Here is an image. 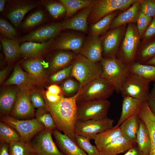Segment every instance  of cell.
Instances as JSON below:
<instances>
[{"mask_svg":"<svg viewBox=\"0 0 155 155\" xmlns=\"http://www.w3.org/2000/svg\"><path fill=\"white\" fill-rule=\"evenodd\" d=\"M0 41L7 61H12L22 55L20 46L17 40H11L2 36L0 37Z\"/></svg>","mask_w":155,"mask_h":155,"instance_id":"obj_30","label":"cell"},{"mask_svg":"<svg viewBox=\"0 0 155 155\" xmlns=\"http://www.w3.org/2000/svg\"><path fill=\"white\" fill-rule=\"evenodd\" d=\"M135 143L129 142L123 136L116 138L102 148L100 155H117L124 153L136 146Z\"/></svg>","mask_w":155,"mask_h":155,"instance_id":"obj_24","label":"cell"},{"mask_svg":"<svg viewBox=\"0 0 155 155\" xmlns=\"http://www.w3.org/2000/svg\"><path fill=\"white\" fill-rule=\"evenodd\" d=\"M22 64L34 85H40L46 81L44 62L40 58H31L24 61Z\"/></svg>","mask_w":155,"mask_h":155,"instance_id":"obj_18","label":"cell"},{"mask_svg":"<svg viewBox=\"0 0 155 155\" xmlns=\"http://www.w3.org/2000/svg\"><path fill=\"white\" fill-rule=\"evenodd\" d=\"M63 22L53 23L42 27L20 38L19 43L26 42H42L49 40L62 30Z\"/></svg>","mask_w":155,"mask_h":155,"instance_id":"obj_12","label":"cell"},{"mask_svg":"<svg viewBox=\"0 0 155 155\" xmlns=\"http://www.w3.org/2000/svg\"><path fill=\"white\" fill-rule=\"evenodd\" d=\"M140 120L138 115H133L125 120L119 126L122 136L131 142L136 143V134L139 127Z\"/></svg>","mask_w":155,"mask_h":155,"instance_id":"obj_28","label":"cell"},{"mask_svg":"<svg viewBox=\"0 0 155 155\" xmlns=\"http://www.w3.org/2000/svg\"><path fill=\"white\" fill-rule=\"evenodd\" d=\"M122 136L120 127L115 126L97 134L94 140L96 146L99 151L112 141Z\"/></svg>","mask_w":155,"mask_h":155,"instance_id":"obj_31","label":"cell"},{"mask_svg":"<svg viewBox=\"0 0 155 155\" xmlns=\"http://www.w3.org/2000/svg\"><path fill=\"white\" fill-rule=\"evenodd\" d=\"M72 65L64 68L54 73L50 77V82L53 83H59L71 76Z\"/></svg>","mask_w":155,"mask_h":155,"instance_id":"obj_46","label":"cell"},{"mask_svg":"<svg viewBox=\"0 0 155 155\" xmlns=\"http://www.w3.org/2000/svg\"><path fill=\"white\" fill-rule=\"evenodd\" d=\"M30 98L34 108L38 109L46 108L44 99L40 92L36 91H31Z\"/></svg>","mask_w":155,"mask_h":155,"instance_id":"obj_48","label":"cell"},{"mask_svg":"<svg viewBox=\"0 0 155 155\" xmlns=\"http://www.w3.org/2000/svg\"><path fill=\"white\" fill-rule=\"evenodd\" d=\"M66 10V17L69 19L82 9L93 4L95 0H59Z\"/></svg>","mask_w":155,"mask_h":155,"instance_id":"obj_33","label":"cell"},{"mask_svg":"<svg viewBox=\"0 0 155 155\" xmlns=\"http://www.w3.org/2000/svg\"><path fill=\"white\" fill-rule=\"evenodd\" d=\"M93 4L82 9L72 17L63 22L62 30L69 29L86 32L88 30V19L92 11Z\"/></svg>","mask_w":155,"mask_h":155,"instance_id":"obj_17","label":"cell"},{"mask_svg":"<svg viewBox=\"0 0 155 155\" xmlns=\"http://www.w3.org/2000/svg\"><path fill=\"white\" fill-rule=\"evenodd\" d=\"M17 91L14 88L7 89L1 93L0 96V108L1 111L8 114L11 111L16 100Z\"/></svg>","mask_w":155,"mask_h":155,"instance_id":"obj_34","label":"cell"},{"mask_svg":"<svg viewBox=\"0 0 155 155\" xmlns=\"http://www.w3.org/2000/svg\"><path fill=\"white\" fill-rule=\"evenodd\" d=\"M16 3L10 9L7 18L14 26L18 27L26 14L37 5L34 3L22 1Z\"/></svg>","mask_w":155,"mask_h":155,"instance_id":"obj_23","label":"cell"},{"mask_svg":"<svg viewBox=\"0 0 155 155\" xmlns=\"http://www.w3.org/2000/svg\"><path fill=\"white\" fill-rule=\"evenodd\" d=\"M136 142L138 147L143 154L149 155L151 148L150 134L146 125L140 119L136 134Z\"/></svg>","mask_w":155,"mask_h":155,"instance_id":"obj_29","label":"cell"},{"mask_svg":"<svg viewBox=\"0 0 155 155\" xmlns=\"http://www.w3.org/2000/svg\"><path fill=\"white\" fill-rule=\"evenodd\" d=\"M9 144L10 155H30L33 153L31 143L29 142L21 140Z\"/></svg>","mask_w":155,"mask_h":155,"instance_id":"obj_37","label":"cell"},{"mask_svg":"<svg viewBox=\"0 0 155 155\" xmlns=\"http://www.w3.org/2000/svg\"><path fill=\"white\" fill-rule=\"evenodd\" d=\"M4 85H17L20 89L30 90L34 84L28 73L24 71L19 65H17L11 75L4 83Z\"/></svg>","mask_w":155,"mask_h":155,"instance_id":"obj_25","label":"cell"},{"mask_svg":"<svg viewBox=\"0 0 155 155\" xmlns=\"http://www.w3.org/2000/svg\"><path fill=\"white\" fill-rule=\"evenodd\" d=\"M53 132L45 128L36 135L31 143L33 153L36 155H65L53 141Z\"/></svg>","mask_w":155,"mask_h":155,"instance_id":"obj_11","label":"cell"},{"mask_svg":"<svg viewBox=\"0 0 155 155\" xmlns=\"http://www.w3.org/2000/svg\"><path fill=\"white\" fill-rule=\"evenodd\" d=\"M137 54L140 61L145 62V63L155 56V40L150 42L144 46L138 52Z\"/></svg>","mask_w":155,"mask_h":155,"instance_id":"obj_42","label":"cell"},{"mask_svg":"<svg viewBox=\"0 0 155 155\" xmlns=\"http://www.w3.org/2000/svg\"><path fill=\"white\" fill-rule=\"evenodd\" d=\"M139 11L152 18L155 17V0H141Z\"/></svg>","mask_w":155,"mask_h":155,"instance_id":"obj_47","label":"cell"},{"mask_svg":"<svg viewBox=\"0 0 155 155\" xmlns=\"http://www.w3.org/2000/svg\"><path fill=\"white\" fill-rule=\"evenodd\" d=\"M145 64L155 66V56L149 60Z\"/></svg>","mask_w":155,"mask_h":155,"instance_id":"obj_56","label":"cell"},{"mask_svg":"<svg viewBox=\"0 0 155 155\" xmlns=\"http://www.w3.org/2000/svg\"><path fill=\"white\" fill-rule=\"evenodd\" d=\"M30 155H36L34 153H32Z\"/></svg>","mask_w":155,"mask_h":155,"instance_id":"obj_58","label":"cell"},{"mask_svg":"<svg viewBox=\"0 0 155 155\" xmlns=\"http://www.w3.org/2000/svg\"><path fill=\"white\" fill-rule=\"evenodd\" d=\"M8 68H5L1 70L0 72V84H1L7 75Z\"/></svg>","mask_w":155,"mask_h":155,"instance_id":"obj_55","label":"cell"},{"mask_svg":"<svg viewBox=\"0 0 155 155\" xmlns=\"http://www.w3.org/2000/svg\"><path fill=\"white\" fill-rule=\"evenodd\" d=\"M71 77L77 80L83 87L101 77L102 67L98 62H94L80 54H78L71 64Z\"/></svg>","mask_w":155,"mask_h":155,"instance_id":"obj_2","label":"cell"},{"mask_svg":"<svg viewBox=\"0 0 155 155\" xmlns=\"http://www.w3.org/2000/svg\"><path fill=\"white\" fill-rule=\"evenodd\" d=\"M124 155H144L136 146L127 151Z\"/></svg>","mask_w":155,"mask_h":155,"instance_id":"obj_53","label":"cell"},{"mask_svg":"<svg viewBox=\"0 0 155 155\" xmlns=\"http://www.w3.org/2000/svg\"><path fill=\"white\" fill-rule=\"evenodd\" d=\"M130 72L150 82L155 81V66L133 62L129 66Z\"/></svg>","mask_w":155,"mask_h":155,"instance_id":"obj_32","label":"cell"},{"mask_svg":"<svg viewBox=\"0 0 155 155\" xmlns=\"http://www.w3.org/2000/svg\"><path fill=\"white\" fill-rule=\"evenodd\" d=\"M6 124L0 123V140L1 143L9 144L11 142L22 140L16 130Z\"/></svg>","mask_w":155,"mask_h":155,"instance_id":"obj_36","label":"cell"},{"mask_svg":"<svg viewBox=\"0 0 155 155\" xmlns=\"http://www.w3.org/2000/svg\"><path fill=\"white\" fill-rule=\"evenodd\" d=\"M1 120L17 132L22 140L26 142H29L34 136L45 128L36 119L22 120L7 115L3 117Z\"/></svg>","mask_w":155,"mask_h":155,"instance_id":"obj_8","label":"cell"},{"mask_svg":"<svg viewBox=\"0 0 155 155\" xmlns=\"http://www.w3.org/2000/svg\"><path fill=\"white\" fill-rule=\"evenodd\" d=\"M123 97L121 113L115 127H119L129 117L133 115H138L143 103L145 102L128 96Z\"/></svg>","mask_w":155,"mask_h":155,"instance_id":"obj_20","label":"cell"},{"mask_svg":"<svg viewBox=\"0 0 155 155\" xmlns=\"http://www.w3.org/2000/svg\"><path fill=\"white\" fill-rule=\"evenodd\" d=\"M138 116L145 123L150 134L151 148L149 155H155V116L150 110L146 102L142 103Z\"/></svg>","mask_w":155,"mask_h":155,"instance_id":"obj_22","label":"cell"},{"mask_svg":"<svg viewBox=\"0 0 155 155\" xmlns=\"http://www.w3.org/2000/svg\"><path fill=\"white\" fill-rule=\"evenodd\" d=\"M117 13V11L112 12L92 24L90 28L91 35L99 36L106 32L110 28L111 22Z\"/></svg>","mask_w":155,"mask_h":155,"instance_id":"obj_35","label":"cell"},{"mask_svg":"<svg viewBox=\"0 0 155 155\" xmlns=\"http://www.w3.org/2000/svg\"><path fill=\"white\" fill-rule=\"evenodd\" d=\"M42 3L55 19L58 18L66 13L64 6L59 1H42Z\"/></svg>","mask_w":155,"mask_h":155,"instance_id":"obj_39","label":"cell"},{"mask_svg":"<svg viewBox=\"0 0 155 155\" xmlns=\"http://www.w3.org/2000/svg\"><path fill=\"white\" fill-rule=\"evenodd\" d=\"M0 32L4 37L16 40V30L6 20L2 18L0 19Z\"/></svg>","mask_w":155,"mask_h":155,"instance_id":"obj_43","label":"cell"},{"mask_svg":"<svg viewBox=\"0 0 155 155\" xmlns=\"http://www.w3.org/2000/svg\"><path fill=\"white\" fill-rule=\"evenodd\" d=\"M140 37L136 26L134 23L128 24L122 42L119 59L129 66L133 62Z\"/></svg>","mask_w":155,"mask_h":155,"instance_id":"obj_9","label":"cell"},{"mask_svg":"<svg viewBox=\"0 0 155 155\" xmlns=\"http://www.w3.org/2000/svg\"><path fill=\"white\" fill-rule=\"evenodd\" d=\"M75 140L77 145L88 155H100L96 146L92 145L88 138L75 134Z\"/></svg>","mask_w":155,"mask_h":155,"instance_id":"obj_41","label":"cell"},{"mask_svg":"<svg viewBox=\"0 0 155 155\" xmlns=\"http://www.w3.org/2000/svg\"><path fill=\"white\" fill-rule=\"evenodd\" d=\"M114 90L112 85L100 77L82 87L77 98V104L88 101L107 99Z\"/></svg>","mask_w":155,"mask_h":155,"instance_id":"obj_4","label":"cell"},{"mask_svg":"<svg viewBox=\"0 0 155 155\" xmlns=\"http://www.w3.org/2000/svg\"><path fill=\"white\" fill-rule=\"evenodd\" d=\"M110 102L107 99L86 101L77 104L78 121L101 120L107 117Z\"/></svg>","mask_w":155,"mask_h":155,"instance_id":"obj_5","label":"cell"},{"mask_svg":"<svg viewBox=\"0 0 155 155\" xmlns=\"http://www.w3.org/2000/svg\"><path fill=\"white\" fill-rule=\"evenodd\" d=\"M141 1L137 0L128 9L115 17L110 28L112 30L127 23H136Z\"/></svg>","mask_w":155,"mask_h":155,"instance_id":"obj_21","label":"cell"},{"mask_svg":"<svg viewBox=\"0 0 155 155\" xmlns=\"http://www.w3.org/2000/svg\"><path fill=\"white\" fill-rule=\"evenodd\" d=\"M146 102L150 110L155 116V83L150 92Z\"/></svg>","mask_w":155,"mask_h":155,"instance_id":"obj_50","label":"cell"},{"mask_svg":"<svg viewBox=\"0 0 155 155\" xmlns=\"http://www.w3.org/2000/svg\"><path fill=\"white\" fill-rule=\"evenodd\" d=\"M60 87L63 93L70 97L75 95L82 86L77 80L70 76L65 80Z\"/></svg>","mask_w":155,"mask_h":155,"instance_id":"obj_40","label":"cell"},{"mask_svg":"<svg viewBox=\"0 0 155 155\" xmlns=\"http://www.w3.org/2000/svg\"><path fill=\"white\" fill-rule=\"evenodd\" d=\"M44 18L43 11H38L29 16L23 23L22 28H27L34 27L42 21Z\"/></svg>","mask_w":155,"mask_h":155,"instance_id":"obj_44","label":"cell"},{"mask_svg":"<svg viewBox=\"0 0 155 155\" xmlns=\"http://www.w3.org/2000/svg\"><path fill=\"white\" fill-rule=\"evenodd\" d=\"M79 54L92 61H100L103 58L101 38L99 36L90 35L85 40Z\"/></svg>","mask_w":155,"mask_h":155,"instance_id":"obj_16","label":"cell"},{"mask_svg":"<svg viewBox=\"0 0 155 155\" xmlns=\"http://www.w3.org/2000/svg\"><path fill=\"white\" fill-rule=\"evenodd\" d=\"M82 87L72 96L66 97L61 95L60 99L55 102H50L44 97L46 109L52 116L57 129L75 143L74 128L78 121L77 99Z\"/></svg>","mask_w":155,"mask_h":155,"instance_id":"obj_1","label":"cell"},{"mask_svg":"<svg viewBox=\"0 0 155 155\" xmlns=\"http://www.w3.org/2000/svg\"><path fill=\"white\" fill-rule=\"evenodd\" d=\"M30 92L27 89H20L18 91L12 112L13 117L24 119L34 116V108L30 100Z\"/></svg>","mask_w":155,"mask_h":155,"instance_id":"obj_14","label":"cell"},{"mask_svg":"<svg viewBox=\"0 0 155 155\" xmlns=\"http://www.w3.org/2000/svg\"><path fill=\"white\" fill-rule=\"evenodd\" d=\"M85 38L81 34L73 32L63 33L53 42L52 47L55 49L72 51L78 54L82 49Z\"/></svg>","mask_w":155,"mask_h":155,"instance_id":"obj_13","label":"cell"},{"mask_svg":"<svg viewBox=\"0 0 155 155\" xmlns=\"http://www.w3.org/2000/svg\"><path fill=\"white\" fill-rule=\"evenodd\" d=\"M137 0H97L92 5L88 23L93 24L115 11L126 10Z\"/></svg>","mask_w":155,"mask_h":155,"instance_id":"obj_6","label":"cell"},{"mask_svg":"<svg viewBox=\"0 0 155 155\" xmlns=\"http://www.w3.org/2000/svg\"><path fill=\"white\" fill-rule=\"evenodd\" d=\"M114 122L113 120L108 117L101 120L77 121L75 127V133L90 140H94L97 134L112 128Z\"/></svg>","mask_w":155,"mask_h":155,"instance_id":"obj_10","label":"cell"},{"mask_svg":"<svg viewBox=\"0 0 155 155\" xmlns=\"http://www.w3.org/2000/svg\"><path fill=\"white\" fill-rule=\"evenodd\" d=\"M152 18L146 15L139 11L136 23V27L140 37H142L150 23Z\"/></svg>","mask_w":155,"mask_h":155,"instance_id":"obj_45","label":"cell"},{"mask_svg":"<svg viewBox=\"0 0 155 155\" xmlns=\"http://www.w3.org/2000/svg\"><path fill=\"white\" fill-rule=\"evenodd\" d=\"M100 63L102 67L101 77L120 92L124 80L130 73L129 66L116 57L103 58Z\"/></svg>","mask_w":155,"mask_h":155,"instance_id":"obj_3","label":"cell"},{"mask_svg":"<svg viewBox=\"0 0 155 155\" xmlns=\"http://www.w3.org/2000/svg\"><path fill=\"white\" fill-rule=\"evenodd\" d=\"M77 54L70 51H64L56 53L49 63V69L55 72L71 64Z\"/></svg>","mask_w":155,"mask_h":155,"instance_id":"obj_27","label":"cell"},{"mask_svg":"<svg viewBox=\"0 0 155 155\" xmlns=\"http://www.w3.org/2000/svg\"><path fill=\"white\" fill-rule=\"evenodd\" d=\"M47 91L51 93L60 95H63L60 87L56 84L51 85L47 88Z\"/></svg>","mask_w":155,"mask_h":155,"instance_id":"obj_51","label":"cell"},{"mask_svg":"<svg viewBox=\"0 0 155 155\" xmlns=\"http://www.w3.org/2000/svg\"><path fill=\"white\" fill-rule=\"evenodd\" d=\"M122 26L112 29L101 38L104 58L115 57L123 35Z\"/></svg>","mask_w":155,"mask_h":155,"instance_id":"obj_15","label":"cell"},{"mask_svg":"<svg viewBox=\"0 0 155 155\" xmlns=\"http://www.w3.org/2000/svg\"><path fill=\"white\" fill-rule=\"evenodd\" d=\"M6 0H0V11L2 12L4 10Z\"/></svg>","mask_w":155,"mask_h":155,"instance_id":"obj_57","label":"cell"},{"mask_svg":"<svg viewBox=\"0 0 155 155\" xmlns=\"http://www.w3.org/2000/svg\"><path fill=\"white\" fill-rule=\"evenodd\" d=\"M36 119L46 129L53 131L57 129L52 116L46 108L38 109L36 113Z\"/></svg>","mask_w":155,"mask_h":155,"instance_id":"obj_38","label":"cell"},{"mask_svg":"<svg viewBox=\"0 0 155 155\" xmlns=\"http://www.w3.org/2000/svg\"><path fill=\"white\" fill-rule=\"evenodd\" d=\"M9 147L7 144L1 143L0 147V155H10Z\"/></svg>","mask_w":155,"mask_h":155,"instance_id":"obj_54","label":"cell"},{"mask_svg":"<svg viewBox=\"0 0 155 155\" xmlns=\"http://www.w3.org/2000/svg\"><path fill=\"white\" fill-rule=\"evenodd\" d=\"M45 97L46 99L51 102H55L60 99L61 95H58L51 93L47 90L45 93Z\"/></svg>","mask_w":155,"mask_h":155,"instance_id":"obj_52","label":"cell"},{"mask_svg":"<svg viewBox=\"0 0 155 155\" xmlns=\"http://www.w3.org/2000/svg\"><path fill=\"white\" fill-rule=\"evenodd\" d=\"M53 39L42 42H26L20 46L22 55L26 57L37 58L42 55L53 44Z\"/></svg>","mask_w":155,"mask_h":155,"instance_id":"obj_26","label":"cell"},{"mask_svg":"<svg viewBox=\"0 0 155 155\" xmlns=\"http://www.w3.org/2000/svg\"><path fill=\"white\" fill-rule=\"evenodd\" d=\"M150 82L130 73L124 80L120 91L123 96H128L146 102L149 95Z\"/></svg>","mask_w":155,"mask_h":155,"instance_id":"obj_7","label":"cell"},{"mask_svg":"<svg viewBox=\"0 0 155 155\" xmlns=\"http://www.w3.org/2000/svg\"><path fill=\"white\" fill-rule=\"evenodd\" d=\"M142 37L145 40H148L155 37V16L152 18Z\"/></svg>","mask_w":155,"mask_h":155,"instance_id":"obj_49","label":"cell"},{"mask_svg":"<svg viewBox=\"0 0 155 155\" xmlns=\"http://www.w3.org/2000/svg\"><path fill=\"white\" fill-rule=\"evenodd\" d=\"M53 134L58 147L65 155H88L68 136L57 129Z\"/></svg>","mask_w":155,"mask_h":155,"instance_id":"obj_19","label":"cell"}]
</instances>
